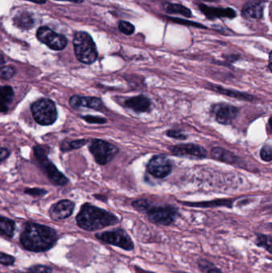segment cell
Returning <instances> with one entry per match:
<instances>
[{"mask_svg":"<svg viewBox=\"0 0 272 273\" xmlns=\"http://www.w3.org/2000/svg\"><path fill=\"white\" fill-rule=\"evenodd\" d=\"M58 241L56 231L37 223H26L21 233L20 243L26 250L43 253L54 247Z\"/></svg>","mask_w":272,"mask_h":273,"instance_id":"6da1fadb","label":"cell"},{"mask_svg":"<svg viewBox=\"0 0 272 273\" xmlns=\"http://www.w3.org/2000/svg\"><path fill=\"white\" fill-rule=\"evenodd\" d=\"M77 225L86 231H96L118 225L119 219L112 213L92 206L83 204L76 217Z\"/></svg>","mask_w":272,"mask_h":273,"instance_id":"7a4b0ae2","label":"cell"},{"mask_svg":"<svg viewBox=\"0 0 272 273\" xmlns=\"http://www.w3.org/2000/svg\"><path fill=\"white\" fill-rule=\"evenodd\" d=\"M73 43L75 55L79 62L87 65L96 62L98 53L95 43L90 35L85 31L76 32Z\"/></svg>","mask_w":272,"mask_h":273,"instance_id":"3957f363","label":"cell"},{"mask_svg":"<svg viewBox=\"0 0 272 273\" xmlns=\"http://www.w3.org/2000/svg\"><path fill=\"white\" fill-rule=\"evenodd\" d=\"M33 150L39 165L53 184L56 185H65L69 182L68 178L58 170L54 163L48 159L47 150L43 148V146L37 145Z\"/></svg>","mask_w":272,"mask_h":273,"instance_id":"277c9868","label":"cell"},{"mask_svg":"<svg viewBox=\"0 0 272 273\" xmlns=\"http://www.w3.org/2000/svg\"><path fill=\"white\" fill-rule=\"evenodd\" d=\"M32 115L38 124L51 125L56 122L58 111L54 101L47 98H41L32 103Z\"/></svg>","mask_w":272,"mask_h":273,"instance_id":"5b68a950","label":"cell"},{"mask_svg":"<svg viewBox=\"0 0 272 273\" xmlns=\"http://www.w3.org/2000/svg\"><path fill=\"white\" fill-rule=\"evenodd\" d=\"M153 224L168 226L175 222L179 216V211L170 204L153 206L149 203L147 210L144 213Z\"/></svg>","mask_w":272,"mask_h":273,"instance_id":"8992f818","label":"cell"},{"mask_svg":"<svg viewBox=\"0 0 272 273\" xmlns=\"http://www.w3.org/2000/svg\"><path fill=\"white\" fill-rule=\"evenodd\" d=\"M99 241L120 248L125 251H132L134 249V243L132 242L128 232L122 228H115L114 230L99 232L95 235Z\"/></svg>","mask_w":272,"mask_h":273,"instance_id":"52a82bcc","label":"cell"},{"mask_svg":"<svg viewBox=\"0 0 272 273\" xmlns=\"http://www.w3.org/2000/svg\"><path fill=\"white\" fill-rule=\"evenodd\" d=\"M89 149L96 162L101 165L108 164L119 152L117 146L101 139L92 140Z\"/></svg>","mask_w":272,"mask_h":273,"instance_id":"ba28073f","label":"cell"},{"mask_svg":"<svg viewBox=\"0 0 272 273\" xmlns=\"http://www.w3.org/2000/svg\"><path fill=\"white\" fill-rule=\"evenodd\" d=\"M38 40L54 51H62L67 46L68 40L63 35L58 34L47 26H41L37 30Z\"/></svg>","mask_w":272,"mask_h":273,"instance_id":"9c48e42d","label":"cell"},{"mask_svg":"<svg viewBox=\"0 0 272 273\" xmlns=\"http://www.w3.org/2000/svg\"><path fill=\"white\" fill-rule=\"evenodd\" d=\"M147 172L154 178L163 179L171 174L174 165L171 160L164 155H155L148 162Z\"/></svg>","mask_w":272,"mask_h":273,"instance_id":"30bf717a","label":"cell"},{"mask_svg":"<svg viewBox=\"0 0 272 273\" xmlns=\"http://www.w3.org/2000/svg\"><path fill=\"white\" fill-rule=\"evenodd\" d=\"M171 152L172 154L177 157H185L193 160L205 159L208 156L206 149L199 145L192 143L176 145L172 147Z\"/></svg>","mask_w":272,"mask_h":273,"instance_id":"8fae6325","label":"cell"},{"mask_svg":"<svg viewBox=\"0 0 272 273\" xmlns=\"http://www.w3.org/2000/svg\"><path fill=\"white\" fill-rule=\"evenodd\" d=\"M212 113L215 119L222 125H230L236 118L239 114V109L227 103H217L212 107Z\"/></svg>","mask_w":272,"mask_h":273,"instance_id":"7c38bea8","label":"cell"},{"mask_svg":"<svg viewBox=\"0 0 272 273\" xmlns=\"http://www.w3.org/2000/svg\"><path fill=\"white\" fill-rule=\"evenodd\" d=\"M75 202L70 200H62L51 206L49 210V215L54 221L66 219L73 214Z\"/></svg>","mask_w":272,"mask_h":273,"instance_id":"4fadbf2b","label":"cell"},{"mask_svg":"<svg viewBox=\"0 0 272 273\" xmlns=\"http://www.w3.org/2000/svg\"><path fill=\"white\" fill-rule=\"evenodd\" d=\"M70 105L74 109L84 107L95 111H101L104 108V104L99 97H85V96H72L70 98Z\"/></svg>","mask_w":272,"mask_h":273,"instance_id":"5bb4252c","label":"cell"},{"mask_svg":"<svg viewBox=\"0 0 272 273\" xmlns=\"http://www.w3.org/2000/svg\"><path fill=\"white\" fill-rule=\"evenodd\" d=\"M263 0H249L243 8L242 15L247 19H260L263 17Z\"/></svg>","mask_w":272,"mask_h":273,"instance_id":"9a60e30c","label":"cell"},{"mask_svg":"<svg viewBox=\"0 0 272 273\" xmlns=\"http://www.w3.org/2000/svg\"><path fill=\"white\" fill-rule=\"evenodd\" d=\"M151 100L145 95H138L129 97L125 101L126 108L138 114L148 112L151 108Z\"/></svg>","mask_w":272,"mask_h":273,"instance_id":"2e32d148","label":"cell"},{"mask_svg":"<svg viewBox=\"0 0 272 273\" xmlns=\"http://www.w3.org/2000/svg\"><path fill=\"white\" fill-rule=\"evenodd\" d=\"M199 9L209 19L216 18H228L231 19L236 16L235 11L231 8H210L203 4H199Z\"/></svg>","mask_w":272,"mask_h":273,"instance_id":"e0dca14e","label":"cell"},{"mask_svg":"<svg viewBox=\"0 0 272 273\" xmlns=\"http://www.w3.org/2000/svg\"><path fill=\"white\" fill-rule=\"evenodd\" d=\"M207 88L209 90H213L216 93L224 94V95L228 96V97H233L235 99L242 100V101H252L255 99V97L252 94L244 93V92L238 91V90H231V89L224 88L220 85L212 84L209 83Z\"/></svg>","mask_w":272,"mask_h":273,"instance_id":"ac0fdd59","label":"cell"},{"mask_svg":"<svg viewBox=\"0 0 272 273\" xmlns=\"http://www.w3.org/2000/svg\"><path fill=\"white\" fill-rule=\"evenodd\" d=\"M13 23L15 26L21 30H30L34 27L36 19L30 12L21 11L14 16Z\"/></svg>","mask_w":272,"mask_h":273,"instance_id":"d6986e66","label":"cell"},{"mask_svg":"<svg viewBox=\"0 0 272 273\" xmlns=\"http://www.w3.org/2000/svg\"><path fill=\"white\" fill-rule=\"evenodd\" d=\"M212 157L213 159L222 162L227 163V164H238L241 161V159L236 155L231 153L229 150L221 148V147H216L213 148L211 152Z\"/></svg>","mask_w":272,"mask_h":273,"instance_id":"ffe728a7","label":"cell"},{"mask_svg":"<svg viewBox=\"0 0 272 273\" xmlns=\"http://www.w3.org/2000/svg\"><path fill=\"white\" fill-rule=\"evenodd\" d=\"M182 204L191 207H198V208H216V207H232V200L229 199H221V200H212V201L205 202H183Z\"/></svg>","mask_w":272,"mask_h":273,"instance_id":"44dd1931","label":"cell"},{"mask_svg":"<svg viewBox=\"0 0 272 273\" xmlns=\"http://www.w3.org/2000/svg\"><path fill=\"white\" fill-rule=\"evenodd\" d=\"M15 93L12 86H0V113L8 112Z\"/></svg>","mask_w":272,"mask_h":273,"instance_id":"7402d4cb","label":"cell"},{"mask_svg":"<svg viewBox=\"0 0 272 273\" xmlns=\"http://www.w3.org/2000/svg\"><path fill=\"white\" fill-rule=\"evenodd\" d=\"M16 225L15 222L8 217L0 215V236L13 237Z\"/></svg>","mask_w":272,"mask_h":273,"instance_id":"603a6c76","label":"cell"},{"mask_svg":"<svg viewBox=\"0 0 272 273\" xmlns=\"http://www.w3.org/2000/svg\"><path fill=\"white\" fill-rule=\"evenodd\" d=\"M164 10L168 14H177L186 18H190L192 16L190 10L181 4L166 3L164 4Z\"/></svg>","mask_w":272,"mask_h":273,"instance_id":"cb8c5ba5","label":"cell"},{"mask_svg":"<svg viewBox=\"0 0 272 273\" xmlns=\"http://www.w3.org/2000/svg\"><path fill=\"white\" fill-rule=\"evenodd\" d=\"M198 268L201 273H223L214 264L206 259H199L197 262Z\"/></svg>","mask_w":272,"mask_h":273,"instance_id":"d4e9b609","label":"cell"},{"mask_svg":"<svg viewBox=\"0 0 272 273\" xmlns=\"http://www.w3.org/2000/svg\"><path fill=\"white\" fill-rule=\"evenodd\" d=\"M271 236L265 235L263 233L256 234V241L255 244L259 248L266 249L270 254H272L271 251Z\"/></svg>","mask_w":272,"mask_h":273,"instance_id":"484cf974","label":"cell"},{"mask_svg":"<svg viewBox=\"0 0 272 273\" xmlns=\"http://www.w3.org/2000/svg\"><path fill=\"white\" fill-rule=\"evenodd\" d=\"M89 141L87 139H79V140L72 141L71 143H64L61 146L62 151H67V150H77V149L82 148V146L87 144Z\"/></svg>","mask_w":272,"mask_h":273,"instance_id":"4316f807","label":"cell"},{"mask_svg":"<svg viewBox=\"0 0 272 273\" xmlns=\"http://www.w3.org/2000/svg\"><path fill=\"white\" fill-rule=\"evenodd\" d=\"M16 70L12 65H5L0 67V79L10 80L15 76Z\"/></svg>","mask_w":272,"mask_h":273,"instance_id":"83f0119b","label":"cell"},{"mask_svg":"<svg viewBox=\"0 0 272 273\" xmlns=\"http://www.w3.org/2000/svg\"><path fill=\"white\" fill-rule=\"evenodd\" d=\"M118 29L122 34L125 36H131L135 31V26L126 21H120L118 23Z\"/></svg>","mask_w":272,"mask_h":273,"instance_id":"f1b7e54d","label":"cell"},{"mask_svg":"<svg viewBox=\"0 0 272 273\" xmlns=\"http://www.w3.org/2000/svg\"><path fill=\"white\" fill-rule=\"evenodd\" d=\"M260 157L263 161L270 162L272 160V147L270 144H266L263 146L260 150Z\"/></svg>","mask_w":272,"mask_h":273,"instance_id":"f546056e","label":"cell"},{"mask_svg":"<svg viewBox=\"0 0 272 273\" xmlns=\"http://www.w3.org/2000/svg\"><path fill=\"white\" fill-rule=\"evenodd\" d=\"M27 273H52V268L47 265L37 264L31 266L27 269Z\"/></svg>","mask_w":272,"mask_h":273,"instance_id":"4dcf8cb0","label":"cell"},{"mask_svg":"<svg viewBox=\"0 0 272 273\" xmlns=\"http://www.w3.org/2000/svg\"><path fill=\"white\" fill-rule=\"evenodd\" d=\"M149 202L146 199H140V200H137L135 201L132 202V206L137 211L140 212V213H145L146 210H147L148 206H149Z\"/></svg>","mask_w":272,"mask_h":273,"instance_id":"1f68e13d","label":"cell"},{"mask_svg":"<svg viewBox=\"0 0 272 273\" xmlns=\"http://www.w3.org/2000/svg\"><path fill=\"white\" fill-rule=\"evenodd\" d=\"M82 119L85 120L86 122L90 124H105L107 123V119L103 117L93 116V115H86L82 116Z\"/></svg>","mask_w":272,"mask_h":273,"instance_id":"d6a6232c","label":"cell"},{"mask_svg":"<svg viewBox=\"0 0 272 273\" xmlns=\"http://www.w3.org/2000/svg\"><path fill=\"white\" fill-rule=\"evenodd\" d=\"M15 263L14 256L4 253H0V264L4 266H12Z\"/></svg>","mask_w":272,"mask_h":273,"instance_id":"836d02e7","label":"cell"},{"mask_svg":"<svg viewBox=\"0 0 272 273\" xmlns=\"http://www.w3.org/2000/svg\"><path fill=\"white\" fill-rule=\"evenodd\" d=\"M168 20L174 22V23H180V24L186 25V26H192L194 27H199V28H206L203 25L199 23H194L192 21L183 20L181 19H177V18H168Z\"/></svg>","mask_w":272,"mask_h":273,"instance_id":"e575fe53","label":"cell"},{"mask_svg":"<svg viewBox=\"0 0 272 273\" xmlns=\"http://www.w3.org/2000/svg\"><path fill=\"white\" fill-rule=\"evenodd\" d=\"M166 134L169 138L177 139V140H185V139H187V136L185 133H183L181 131L176 130V129H168L166 132Z\"/></svg>","mask_w":272,"mask_h":273,"instance_id":"d590c367","label":"cell"},{"mask_svg":"<svg viewBox=\"0 0 272 273\" xmlns=\"http://www.w3.org/2000/svg\"><path fill=\"white\" fill-rule=\"evenodd\" d=\"M24 193L30 196H43L47 194V191L45 189H39V188H33V189H25Z\"/></svg>","mask_w":272,"mask_h":273,"instance_id":"8d00e7d4","label":"cell"},{"mask_svg":"<svg viewBox=\"0 0 272 273\" xmlns=\"http://www.w3.org/2000/svg\"><path fill=\"white\" fill-rule=\"evenodd\" d=\"M11 154V152L7 148H0V162L6 160Z\"/></svg>","mask_w":272,"mask_h":273,"instance_id":"74e56055","label":"cell"},{"mask_svg":"<svg viewBox=\"0 0 272 273\" xmlns=\"http://www.w3.org/2000/svg\"><path fill=\"white\" fill-rule=\"evenodd\" d=\"M57 1H67V2L75 3V4H81L84 2V0H57Z\"/></svg>","mask_w":272,"mask_h":273,"instance_id":"f35d334b","label":"cell"},{"mask_svg":"<svg viewBox=\"0 0 272 273\" xmlns=\"http://www.w3.org/2000/svg\"><path fill=\"white\" fill-rule=\"evenodd\" d=\"M30 2L36 3V4H43L47 2V0H27Z\"/></svg>","mask_w":272,"mask_h":273,"instance_id":"ab89813d","label":"cell"},{"mask_svg":"<svg viewBox=\"0 0 272 273\" xmlns=\"http://www.w3.org/2000/svg\"><path fill=\"white\" fill-rule=\"evenodd\" d=\"M136 271L137 273H154L152 272V271H144V270H142V268L138 267H136Z\"/></svg>","mask_w":272,"mask_h":273,"instance_id":"60d3db41","label":"cell"},{"mask_svg":"<svg viewBox=\"0 0 272 273\" xmlns=\"http://www.w3.org/2000/svg\"><path fill=\"white\" fill-rule=\"evenodd\" d=\"M269 69L271 71V52L269 54Z\"/></svg>","mask_w":272,"mask_h":273,"instance_id":"b9f144b4","label":"cell"},{"mask_svg":"<svg viewBox=\"0 0 272 273\" xmlns=\"http://www.w3.org/2000/svg\"><path fill=\"white\" fill-rule=\"evenodd\" d=\"M5 62V60H4V56L2 54H0V65H3V64Z\"/></svg>","mask_w":272,"mask_h":273,"instance_id":"7bdbcfd3","label":"cell"},{"mask_svg":"<svg viewBox=\"0 0 272 273\" xmlns=\"http://www.w3.org/2000/svg\"><path fill=\"white\" fill-rule=\"evenodd\" d=\"M205 1H209V2H217L219 0H205Z\"/></svg>","mask_w":272,"mask_h":273,"instance_id":"ee69618b","label":"cell"}]
</instances>
